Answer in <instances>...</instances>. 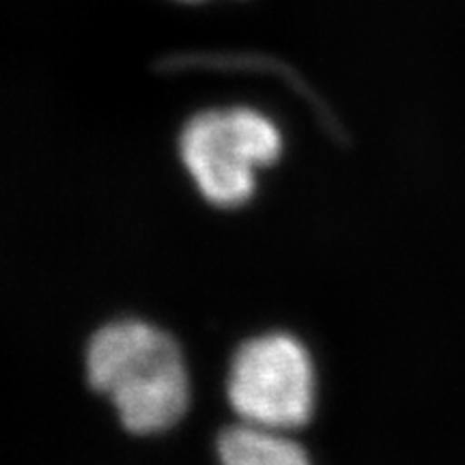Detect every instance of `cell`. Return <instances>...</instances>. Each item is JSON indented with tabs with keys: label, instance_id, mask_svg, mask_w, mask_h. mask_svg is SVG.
I'll list each match as a JSON object with an SVG mask.
<instances>
[{
	"label": "cell",
	"instance_id": "1",
	"mask_svg": "<svg viewBox=\"0 0 465 465\" xmlns=\"http://www.w3.org/2000/svg\"><path fill=\"white\" fill-rule=\"evenodd\" d=\"M86 380L136 435L164 433L188 414L192 388L182 347L141 319L106 323L93 334Z\"/></svg>",
	"mask_w": 465,
	"mask_h": 465
},
{
	"label": "cell",
	"instance_id": "2",
	"mask_svg": "<svg viewBox=\"0 0 465 465\" xmlns=\"http://www.w3.org/2000/svg\"><path fill=\"white\" fill-rule=\"evenodd\" d=\"M276 121L257 108L201 110L179 134V155L203 199L213 207L246 205L257 192V174L282 155Z\"/></svg>",
	"mask_w": 465,
	"mask_h": 465
},
{
	"label": "cell",
	"instance_id": "3",
	"mask_svg": "<svg viewBox=\"0 0 465 465\" xmlns=\"http://www.w3.org/2000/svg\"><path fill=\"white\" fill-rule=\"evenodd\" d=\"M226 397L243 424L287 433L302 429L311 422L317 403L311 351L287 332L242 342L231 358Z\"/></svg>",
	"mask_w": 465,
	"mask_h": 465
},
{
	"label": "cell",
	"instance_id": "4",
	"mask_svg": "<svg viewBox=\"0 0 465 465\" xmlns=\"http://www.w3.org/2000/svg\"><path fill=\"white\" fill-rule=\"evenodd\" d=\"M220 465H312L311 457L287 431L237 424L218 438Z\"/></svg>",
	"mask_w": 465,
	"mask_h": 465
},
{
	"label": "cell",
	"instance_id": "5",
	"mask_svg": "<svg viewBox=\"0 0 465 465\" xmlns=\"http://www.w3.org/2000/svg\"><path fill=\"white\" fill-rule=\"evenodd\" d=\"M171 3H179V5H203V3H212V0H171Z\"/></svg>",
	"mask_w": 465,
	"mask_h": 465
}]
</instances>
